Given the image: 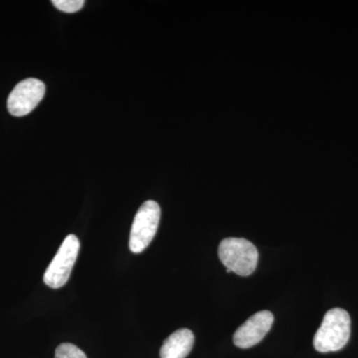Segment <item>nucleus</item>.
Listing matches in <instances>:
<instances>
[{
	"instance_id": "obj_8",
	"label": "nucleus",
	"mask_w": 358,
	"mask_h": 358,
	"mask_svg": "<svg viewBox=\"0 0 358 358\" xmlns=\"http://www.w3.org/2000/svg\"><path fill=\"white\" fill-rule=\"evenodd\" d=\"M55 358H87V355L72 343H62L56 348Z\"/></svg>"
},
{
	"instance_id": "obj_3",
	"label": "nucleus",
	"mask_w": 358,
	"mask_h": 358,
	"mask_svg": "<svg viewBox=\"0 0 358 358\" xmlns=\"http://www.w3.org/2000/svg\"><path fill=\"white\" fill-rule=\"evenodd\" d=\"M160 220V207L154 200H148L141 205L134 216L129 249L133 253H141L154 240Z\"/></svg>"
},
{
	"instance_id": "obj_2",
	"label": "nucleus",
	"mask_w": 358,
	"mask_h": 358,
	"mask_svg": "<svg viewBox=\"0 0 358 358\" xmlns=\"http://www.w3.org/2000/svg\"><path fill=\"white\" fill-rule=\"evenodd\" d=\"M219 259L231 272L248 277L258 264L259 253L255 245L244 238H226L218 249Z\"/></svg>"
},
{
	"instance_id": "obj_9",
	"label": "nucleus",
	"mask_w": 358,
	"mask_h": 358,
	"mask_svg": "<svg viewBox=\"0 0 358 358\" xmlns=\"http://www.w3.org/2000/svg\"><path fill=\"white\" fill-rule=\"evenodd\" d=\"M53 6L59 10L66 13H74L81 10L84 6V0H53Z\"/></svg>"
},
{
	"instance_id": "obj_1",
	"label": "nucleus",
	"mask_w": 358,
	"mask_h": 358,
	"mask_svg": "<svg viewBox=\"0 0 358 358\" xmlns=\"http://www.w3.org/2000/svg\"><path fill=\"white\" fill-rule=\"evenodd\" d=\"M350 317L345 310L334 308L329 310L313 338L315 350L326 353L345 348L350 341Z\"/></svg>"
},
{
	"instance_id": "obj_4",
	"label": "nucleus",
	"mask_w": 358,
	"mask_h": 358,
	"mask_svg": "<svg viewBox=\"0 0 358 358\" xmlns=\"http://www.w3.org/2000/svg\"><path fill=\"white\" fill-rule=\"evenodd\" d=\"M79 250V239L75 235H68L45 272L44 282L47 286L52 289L65 286L76 263Z\"/></svg>"
},
{
	"instance_id": "obj_7",
	"label": "nucleus",
	"mask_w": 358,
	"mask_h": 358,
	"mask_svg": "<svg viewBox=\"0 0 358 358\" xmlns=\"http://www.w3.org/2000/svg\"><path fill=\"white\" fill-rule=\"evenodd\" d=\"M194 345V334L190 329L174 331L164 341L160 348V358H185Z\"/></svg>"
},
{
	"instance_id": "obj_5",
	"label": "nucleus",
	"mask_w": 358,
	"mask_h": 358,
	"mask_svg": "<svg viewBox=\"0 0 358 358\" xmlns=\"http://www.w3.org/2000/svg\"><path fill=\"white\" fill-rule=\"evenodd\" d=\"M45 95V85L35 78L23 80L16 85L7 100V108L14 117L30 114L41 102Z\"/></svg>"
},
{
	"instance_id": "obj_6",
	"label": "nucleus",
	"mask_w": 358,
	"mask_h": 358,
	"mask_svg": "<svg viewBox=\"0 0 358 358\" xmlns=\"http://www.w3.org/2000/svg\"><path fill=\"white\" fill-rule=\"evenodd\" d=\"M274 322V315L268 310H262L252 315L235 331L234 345L240 348H250L258 345L268 333Z\"/></svg>"
}]
</instances>
